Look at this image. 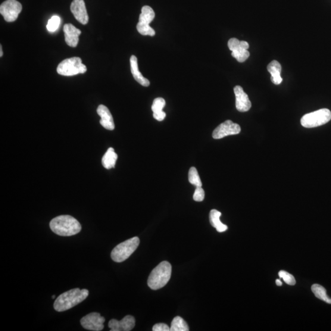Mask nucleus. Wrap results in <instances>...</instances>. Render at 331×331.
Listing matches in <instances>:
<instances>
[{
    "mask_svg": "<svg viewBox=\"0 0 331 331\" xmlns=\"http://www.w3.org/2000/svg\"><path fill=\"white\" fill-rule=\"evenodd\" d=\"M3 54V51H2V45L0 46V57H2Z\"/></svg>",
    "mask_w": 331,
    "mask_h": 331,
    "instance_id": "obj_30",
    "label": "nucleus"
},
{
    "mask_svg": "<svg viewBox=\"0 0 331 331\" xmlns=\"http://www.w3.org/2000/svg\"><path fill=\"white\" fill-rule=\"evenodd\" d=\"M312 291L317 298L326 302L327 304H331V298L327 296L326 290L323 286L318 284H314L312 286Z\"/></svg>",
    "mask_w": 331,
    "mask_h": 331,
    "instance_id": "obj_22",
    "label": "nucleus"
},
{
    "mask_svg": "<svg viewBox=\"0 0 331 331\" xmlns=\"http://www.w3.org/2000/svg\"><path fill=\"white\" fill-rule=\"evenodd\" d=\"M50 227L53 232L60 236H71L80 232V223L70 215H60L53 218L50 222Z\"/></svg>",
    "mask_w": 331,
    "mask_h": 331,
    "instance_id": "obj_1",
    "label": "nucleus"
},
{
    "mask_svg": "<svg viewBox=\"0 0 331 331\" xmlns=\"http://www.w3.org/2000/svg\"><path fill=\"white\" fill-rule=\"evenodd\" d=\"M276 284L277 286H282V283L281 282L280 280L277 279L276 280Z\"/></svg>",
    "mask_w": 331,
    "mask_h": 331,
    "instance_id": "obj_29",
    "label": "nucleus"
},
{
    "mask_svg": "<svg viewBox=\"0 0 331 331\" xmlns=\"http://www.w3.org/2000/svg\"><path fill=\"white\" fill-rule=\"evenodd\" d=\"M23 6L17 0H6L0 6V13L8 23L17 20Z\"/></svg>",
    "mask_w": 331,
    "mask_h": 331,
    "instance_id": "obj_8",
    "label": "nucleus"
},
{
    "mask_svg": "<svg viewBox=\"0 0 331 331\" xmlns=\"http://www.w3.org/2000/svg\"><path fill=\"white\" fill-rule=\"evenodd\" d=\"M279 276L281 279H283L284 282L289 285H295L296 284V280L295 277L286 271H280L279 273Z\"/></svg>",
    "mask_w": 331,
    "mask_h": 331,
    "instance_id": "obj_26",
    "label": "nucleus"
},
{
    "mask_svg": "<svg viewBox=\"0 0 331 331\" xmlns=\"http://www.w3.org/2000/svg\"><path fill=\"white\" fill-rule=\"evenodd\" d=\"M65 42L69 46L76 48L79 43V36L81 31L75 27L73 25L68 24L64 27Z\"/></svg>",
    "mask_w": 331,
    "mask_h": 331,
    "instance_id": "obj_15",
    "label": "nucleus"
},
{
    "mask_svg": "<svg viewBox=\"0 0 331 331\" xmlns=\"http://www.w3.org/2000/svg\"><path fill=\"white\" fill-rule=\"evenodd\" d=\"M155 14L154 11L149 6H143L141 14L139 15L138 24H137V30L138 32L143 36H154L155 32L151 26L150 23L154 19Z\"/></svg>",
    "mask_w": 331,
    "mask_h": 331,
    "instance_id": "obj_7",
    "label": "nucleus"
},
{
    "mask_svg": "<svg viewBox=\"0 0 331 331\" xmlns=\"http://www.w3.org/2000/svg\"><path fill=\"white\" fill-rule=\"evenodd\" d=\"M236 96V107L239 112H247L252 107V103L246 93L243 91L242 87L237 86L234 89Z\"/></svg>",
    "mask_w": 331,
    "mask_h": 331,
    "instance_id": "obj_14",
    "label": "nucleus"
},
{
    "mask_svg": "<svg viewBox=\"0 0 331 331\" xmlns=\"http://www.w3.org/2000/svg\"><path fill=\"white\" fill-rule=\"evenodd\" d=\"M221 213L220 212L213 209L210 212L209 215V219H210V223L211 225L216 229L218 232L223 233L226 232L227 230V226L226 224L221 223L220 220Z\"/></svg>",
    "mask_w": 331,
    "mask_h": 331,
    "instance_id": "obj_20",
    "label": "nucleus"
},
{
    "mask_svg": "<svg viewBox=\"0 0 331 331\" xmlns=\"http://www.w3.org/2000/svg\"><path fill=\"white\" fill-rule=\"evenodd\" d=\"M135 318L131 315H127L121 321L112 319L109 321L108 326L111 331H130L135 326Z\"/></svg>",
    "mask_w": 331,
    "mask_h": 331,
    "instance_id": "obj_13",
    "label": "nucleus"
},
{
    "mask_svg": "<svg viewBox=\"0 0 331 331\" xmlns=\"http://www.w3.org/2000/svg\"><path fill=\"white\" fill-rule=\"evenodd\" d=\"M205 198L204 190L202 189V187H196L194 195H193V199L195 201L201 202Z\"/></svg>",
    "mask_w": 331,
    "mask_h": 331,
    "instance_id": "obj_27",
    "label": "nucleus"
},
{
    "mask_svg": "<svg viewBox=\"0 0 331 331\" xmlns=\"http://www.w3.org/2000/svg\"><path fill=\"white\" fill-rule=\"evenodd\" d=\"M89 292L86 289L75 288L60 295L56 299L54 307L56 311L61 312L69 310L86 299Z\"/></svg>",
    "mask_w": 331,
    "mask_h": 331,
    "instance_id": "obj_2",
    "label": "nucleus"
},
{
    "mask_svg": "<svg viewBox=\"0 0 331 331\" xmlns=\"http://www.w3.org/2000/svg\"><path fill=\"white\" fill-rule=\"evenodd\" d=\"M97 113L101 118L100 124L106 130H114L115 129L114 119L109 109L104 105H99L97 109Z\"/></svg>",
    "mask_w": 331,
    "mask_h": 331,
    "instance_id": "obj_16",
    "label": "nucleus"
},
{
    "mask_svg": "<svg viewBox=\"0 0 331 331\" xmlns=\"http://www.w3.org/2000/svg\"><path fill=\"white\" fill-rule=\"evenodd\" d=\"M55 298V295L52 296V298H53V299H54Z\"/></svg>",
    "mask_w": 331,
    "mask_h": 331,
    "instance_id": "obj_31",
    "label": "nucleus"
},
{
    "mask_svg": "<svg viewBox=\"0 0 331 331\" xmlns=\"http://www.w3.org/2000/svg\"><path fill=\"white\" fill-rule=\"evenodd\" d=\"M189 330L188 324L182 318L176 317L172 321L171 331H189Z\"/></svg>",
    "mask_w": 331,
    "mask_h": 331,
    "instance_id": "obj_23",
    "label": "nucleus"
},
{
    "mask_svg": "<svg viewBox=\"0 0 331 331\" xmlns=\"http://www.w3.org/2000/svg\"><path fill=\"white\" fill-rule=\"evenodd\" d=\"M152 330L154 331H170V327L167 324L158 323L155 324Z\"/></svg>",
    "mask_w": 331,
    "mask_h": 331,
    "instance_id": "obj_28",
    "label": "nucleus"
},
{
    "mask_svg": "<svg viewBox=\"0 0 331 331\" xmlns=\"http://www.w3.org/2000/svg\"><path fill=\"white\" fill-rule=\"evenodd\" d=\"M229 49L232 51V56L240 63H242L250 57V52L248 51L249 45L244 40H239L236 38H232L227 43Z\"/></svg>",
    "mask_w": 331,
    "mask_h": 331,
    "instance_id": "obj_9",
    "label": "nucleus"
},
{
    "mask_svg": "<svg viewBox=\"0 0 331 331\" xmlns=\"http://www.w3.org/2000/svg\"><path fill=\"white\" fill-rule=\"evenodd\" d=\"M105 318L96 312H92L80 320L81 325L89 330L100 331L104 329Z\"/></svg>",
    "mask_w": 331,
    "mask_h": 331,
    "instance_id": "obj_10",
    "label": "nucleus"
},
{
    "mask_svg": "<svg viewBox=\"0 0 331 331\" xmlns=\"http://www.w3.org/2000/svg\"><path fill=\"white\" fill-rule=\"evenodd\" d=\"M189 180L190 183L196 187H202V182L197 170L195 167H192L190 169L189 173Z\"/></svg>",
    "mask_w": 331,
    "mask_h": 331,
    "instance_id": "obj_24",
    "label": "nucleus"
},
{
    "mask_svg": "<svg viewBox=\"0 0 331 331\" xmlns=\"http://www.w3.org/2000/svg\"><path fill=\"white\" fill-rule=\"evenodd\" d=\"M140 240L139 237H134L132 239L121 242L112 250L111 258L116 263H121L127 260L138 247Z\"/></svg>",
    "mask_w": 331,
    "mask_h": 331,
    "instance_id": "obj_4",
    "label": "nucleus"
},
{
    "mask_svg": "<svg viewBox=\"0 0 331 331\" xmlns=\"http://www.w3.org/2000/svg\"><path fill=\"white\" fill-rule=\"evenodd\" d=\"M267 70L271 74V80L276 85H279L282 82V78L280 76L282 67L279 61L273 60L267 66Z\"/></svg>",
    "mask_w": 331,
    "mask_h": 331,
    "instance_id": "obj_18",
    "label": "nucleus"
},
{
    "mask_svg": "<svg viewBox=\"0 0 331 331\" xmlns=\"http://www.w3.org/2000/svg\"><path fill=\"white\" fill-rule=\"evenodd\" d=\"M166 101L163 98H157L154 99L152 106V110L154 112V117L158 121H163L167 114L163 111L165 107Z\"/></svg>",
    "mask_w": 331,
    "mask_h": 331,
    "instance_id": "obj_19",
    "label": "nucleus"
},
{
    "mask_svg": "<svg viewBox=\"0 0 331 331\" xmlns=\"http://www.w3.org/2000/svg\"><path fill=\"white\" fill-rule=\"evenodd\" d=\"M87 67L79 57H72L62 61L57 69V73L61 76H73L78 74H84Z\"/></svg>",
    "mask_w": 331,
    "mask_h": 331,
    "instance_id": "obj_6",
    "label": "nucleus"
},
{
    "mask_svg": "<svg viewBox=\"0 0 331 331\" xmlns=\"http://www.w3.org/2000/svg\"><path fill=\"white\" fill-rule=\"evenodd\" d=\"M61 23L60 18L57 16V15H54L52 16L48 21V24H47V29L49 31V32L53 33L55 32V31H57L60 26Z\"/></svg>",
    "mask_w": 331,
    "mask_h": 331,
    "instance_id": "obj_25",
    "label": "nucleus"
},
{
    "mask_svg": "<svg viewBox=\"0 0 331 331\" xmlns=\"http://www.w3.org/2000/svg\"><path fill=\"white\" fill-rule=\"evenodd\" d=\"M71 11L79 23L83 25L88 23L89 15L84 0H73L71 5Z\"/></svg>",
    "mask_w": 331,
    "mask_h": 331,
    "instance_id": "obj_12",
    "label": "nucleus"
},
{
    "mask_svg": "<svg viewBox=\"0 0 331 331\" xmlns=\"http://www.w3.org/2000/svg\"><path fill=\"white\" fill-rule=\"evenodd\" d=\"M131 71L133 74L134 79L137 82L143 87H148L150 85V81L142 76L139 70L137 59L136 56L132 55L130 58Z\"/></svg>",
    "mask_w": 331,
    "mask_h": 331,
    "instance_id": "obj_17",
    "label": "nucleus"
},
{
    "mask_svg": "<svg viewBox=\"0 0 331 331\" xmlns=\"http://www.w3.org/2000/svg\"><path fill=\"white\" fill-rule=\"evenodd\" d=\"M331 120V112L327 109H321L305 114L301 120L302 127L312 129L323 126Z\"/></svg>",
    "mask_w": 331,
    "mask_h": 331,
    "instance_id": "obj_5",
    "label": "nucleus"
},
{
    "mask_svg": "<svg viewBox=\"0 0 331 331\" xmlns=\"http://www.w3.org/2000/svg\"><path fill=\"white\" fill-rule=\"evenodd\" d=\"M240 131L241 129L238 124L233 122L232 120H226L214 130L212 137L215 139H220L227 136L238 134Z\"/></svg>",
    "mask_w": 331,
    "mask_h": 331,
    "instance_id": "obj_11",
    "label": "nucleus"
},
{
    "mask_svg": "<svg viewBox=\"0 0 331 331\" xmlns=\"http://www.w3.org/2000/svg\"><path fill=\"white\" fill-rule=\"evenodd\" d=\"M118 156L113 148H109L102 158V164L107 170L115 168Z\"/></svg>",
    "mask_w": 331,
    "mask_h": 331,
    "instance_id": "obj_21",
    "label": "nucleus"
},
{
    "mask_svg": "<svg viewBox=\"0 0 331 331\" xmlns=\"http://www.w3.org/2000/svg\"><path fill=\"white\" fill-rule=\"evenodd\" d=\"M171 273V264L168 261L161 262L150 274L148 281L149 288L154 290L163 288L170 281Z\"/></svg>",
    "mask_w": 331,
    "mask_h": 331,
    "instance_id": "obj_3",
    "label": "nucleus"
}]
</instances>
